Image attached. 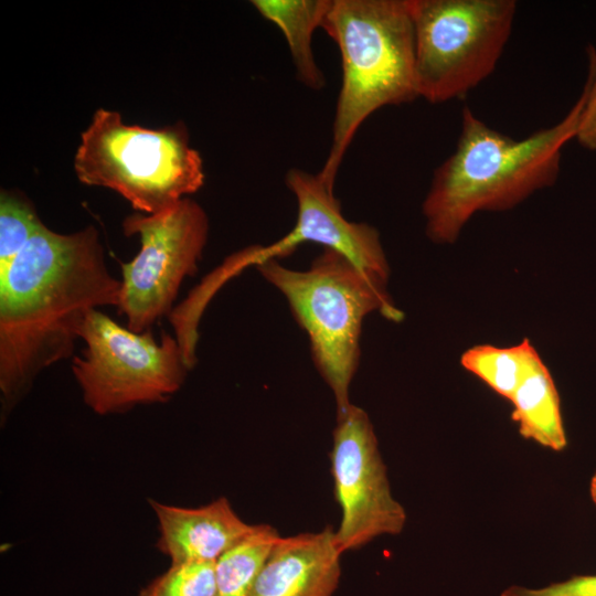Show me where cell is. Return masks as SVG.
<instances>
[{
    "instance_id": "obj_7",
    "label": "cell",
    "mask_w": 596,
    "mask_h": 596,
    "mask_svg": "<svg viewBox=\"0 0 596 596\" xmlns=\"http://www.w3.org/2000/svg\"><path fill=\"white\" fill-rule=\"evenodd\" d=\"M79 339L86 347L73 358L72 372L85 404L98 415L163 403L190 370L177 338L162 332L157 341L150 330L134 332L98 309L86 316Z\"/></svg>"
},
{
    "instance_id": "obj_6",
    "label": "cell",
    "mask_w": 596,
    "mask_h": 596,
    "mask_svg": "<svg viewBox=\"0 0 596 596\" xmlns=\"http://www.w3.org/2000/svg\"><path fill=\"white\" fill-rule=\"evenodd\" d=\"M418 96L464 98L496 70L512 32L514 0H408Z\"/></svg>"
},
{
    "instance_id": "obj_1",
    "label": "cell",
    "mask_w": 596,
    "mask_h": 596,
    "mask_svg": "<svg viewBox=\"0 0 596 596\" xmlns=\"http://www.w3.org/2000/svg\"><path fill=\"white\" fill-rule=\"evenodd\" d=\"M120 288L94 226L33 235L0 276L2 422L43 370L73 354L89 311L118 307Z\"/></svg>"
},
{
    "instance_id": "obj_3",
    "label": "cell",
    "mask_w": 596,
    "mask_h": 596,
    "mask_svg": "<svg viewBox=\"0 0 596 596\" xmlns=\"http://www.w3.org/2000/svg\"><path fill=\"white\" fill-rule=\"evenodd\" d=\"M321 29L338 45L342 79L321 180L336 178L356 131L384 106L419 98L408 0H332Z\"/></svg>"
},
{
    "instance_id": "obj_13",
    "label": "cell",
    "mask_w": 596,
    "mask_h": 596,
    "mask_svg": "<svg viewBox=\"0 0 596 596\" xmlns=\"http://www.w3.org/2000/svg\"><path fill=\"white\" fill-rule=\"evenodd\" d=\"M510 402L511 418L523 438L554 451L565 449L567 438L560 396L540 355L532 361Z\"/></svg>"
},
{
    "instance_id": "obj_8",
    "label": "cell",
    "mask_w": 596,
    "mask_h": 596,
    "mask_svg": "<svg viewBox=\"0 0 596 596\" xmlns=\"http://www.w3.org/2000/svg\"><path fill=\"white\" fill-rule=\"evenodd\" d=\"M209 227L205 211L188 198L161 212H137L124 220V233L138 235L141 243L139 253L121 264L117 308L128 329L142 333L171 315L183 279L198 272Z\"/></svg>"
},
{
    "instance_id": "obj_4",
    "label": "cell",
    "mask_w": 596,
    "mask_h": 596,
    "mask_svg": "<svg viewBox=\"0 0 596 596\" xmlns=\"http://www.w3.org/2000/svg\"><path fill=\"white\" fill-rule=\"evenodd\" d=\"M256 268L287 300L308 336L313 364L333 394L337 415L343 413L352 404L350 386L360 365L364 318L375 311L393 322L404 318L387 292V279L330 248H323L307 270L287 268L277 259Z\"/></svg>"
},
{
    "instance_id": "obj_17",
    "label": "cell",
    "mask_w": 596,
    "mask_h": 596,
    "mask_svg": "<svg viewBox=\"0 0 596 596\" xmlns=\"http://www.w3.org/2000/svg\"><path fill=\"white\" fill-rule=\"evenodd\" d=\"M44 224L31 201L2 190L0 194V276Z\"/></svg>"
},
{
    "instance_id": "obj_16",
    "label": "cell",
    "mask_w": 596,
    "mask_h": 596,
    "mask_svg": "<svg viewBox=\"0 0 596 596\" xmlns=\"http://www.w3.org/2000/svg\"><path fill=\"white\" fill-rule=\"evenodd\" d=\"M538 355L530 340L524 339L513 347L475 345L462 353L460 363L497 394L510 401Z\"/></svg>"
},
{
    "instance_id": "obj_21",
    "label": "cell",
    "mask_w": 596,
    "mask_h": 596,
    "mask_svg": "<svg viewBox=\"0 0 596 596\" xmlns=\"http://www.w3.org/2000/svg\"><path fill=\"white\" fill-rule=\"evenodd\" d=\"M589 493L594 504L596 505V473L592 477L589 485Z\"/></svg>"
},
{
    "instance_id": "obj_11",
    "label": "cell",
    "mask_w": 596,
    "mask_h": 596,
    "mask_svg": "<svg viewBox=\"0 0 596 596\" xmlns=\"http://www.w3.org/2000/svg\"><path fill=\"white\" fill-rule=\"evenodd\" d=\"M334 530L279 538L266 558L252 596H332L341 576Z\"/></svg>"
},
{
    "instance_id": "obj_5",
    "label": "cell",
    "mask_w": 596,
    "mask_h": 596,
    "mask_svg": "<svg viewBox=\"0 0 596 596\" xmlns=\"http://www.w3.org/2000/svg\"><path fill=\"white\" fill-rule=\"evenodd\" d=\"M74 170L82 183L111 189L146 214L171 207L204 182L201 156L183 124L147 129L104 108L82 134Z\"/></svg>"
},
{
    "instance_id": "obj_19",
    "label": "cell",
    "mask_w": 596,
    "mask_h": 596,
    "mask_svg": "<svg viewBox=\"0 0 596 596\" xmlns=\"http://www.w3.org/2000/svg\"><path fill=\"white\" fill-rule=\"evenodd\" d=\"M588 76L582 94L584 105L582 108L575 139L578 143L596 151V51L588 49Z\"/></svg>"
},
{
    "instance_id": "obj_9",
    "label": "cell",
    "mask_w": 596,
    "mask_h": 596,
    "mask_svg": "<svg viewBox=\"0 0 596 596\" xmlns=\"http://www.w3.org/2000/svg\"><path fill=\"white\" fill-rule=\"evenodd\" d=\"M330 462L341 511L334 533L342 553L404 530L406 511L392 494L374 427L360 406L351 404L337 415Z\"/></svg>"
},
{
    "instance_id": "obj_2",
    "label": "cell",
    "mask_w": 596,
    "mask_h": 596,
    "mask_svg": "<svg viewBox=\"0 0 596 596\" xmlns=\"http://www.w3.org/2000/svg\"><path fill=\"white\" fill-rule=\"evenodd\" d=\"M583 105L581 94L560 121L522 139L491 128L465 106L456 148L434 171L422 205L429 240L451 244L473 214L512 209L553 185Z\"/></svg>"
},
{
    "instance_id": "obj_20",
    "label": "cell",
    "mask_w": 596,
    "mask_h": 596,
    "mask_svg": "<svg viewBox=\"0 0 596 596\" xmlns=\"http://www.w3.org/2000/svg\"><path fill=\"white\" fill-rule=\"evenodd\" d=\"M500 596H596V575H575L539 588L512 585Z\"/></svg>"
},
{
    "instance_id": "obj_14",
    "label": "cell",
    "mask_w": 596,
    "mask_h": 596,
    "mask_svg": "<svg viewBox=\"0 0 596 596\" xmlns=\"http://www.w3.org/2000/svg\"><path fill=\"white\" fill-rule=\"evenodd\" d=\"M332 0H253L258 13L283 32L289 47L296 76L311 89L326 85L312 52V35L322 26Z\"/></svg>"
},
{
    "instance_id": "obj_12",
    "label": "cell",
    "mask_w": 596,
    "mask_h": 596,
    "mask_svg": "<svg viewBox=\"0 0 596 596\" xmlns=\"http://www.w3.org/2000/svg\"><path fill=\"white\" fill-rule=\"evenodd\" d=\"M158 520L157 547L171 563L213 562L255 529L246 523L225 497L185 508L149 500Z\"/></svg>"
},
{
    "instance_id": "obj_10",
    "label": "cell",
    "mask_w": 596,
    "mask_h": 596,
    "mask_svg": "<svg viewBox=\"0 0 596 596\" xmlns=\"http://www.w3.org/2000/svg\"><path fill=\"white\" fill-rule=\"evenodd\" d=\"M285 183L297 202L296 223L277 242L249 246L251 265L278 260L305 243H315L343 254L365 272L389 279L390 267L377 230L366 223L348 221L333 189L318 173L291 168L286 172Z\"/></svg>"
},
{
    "instance_id": "obj_18",
    "label": "cell",
    "mask_w": 596,
    "mask_h": 596,
    "mask_svg": "<svg viewBox=\"0 0 596 596\" xmlns=\"http://www.w3.org/2000/svg\"><path fill=\"white\" fill-rule=\"evenodd\" d=\"M215 563L180 562L151 581L138 596H214Z\"/></svg>"
},
{
    "instance_id": "obj_15",
    "label": "cell",
    "mask_w": 596,
    "mask_h": 596,
    "mask_svg": "<svg viewBox=\"0 0 596 596\" xmlns=\"http://www.w3.org/2000/svg\"><path fill=\"white\" fill-rule=\"evenodd\" d=\"M280 538L269 524H255L244 540L215 562L214 596H252L256 578Z\"/></svg>"
}]
</instances>
